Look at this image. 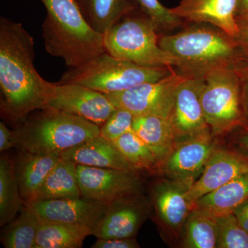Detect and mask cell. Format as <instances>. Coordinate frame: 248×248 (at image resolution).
I'll return each instance as SVG.
<instances>
[{
    "instance_id": "cell-38",
    "label": "cell",
    "mask_w": 248,
    "mask_h": 248,
    "mask_svg": "<svg viewBox=\"0 0 248 248\" xmlns=\"http://www.w3.org/2000/svg\"><path fill=\"white\" fill-rule=\"evenodd\" d=\"M248 17V0H238L236 19Z\"/></svg>"
},
{
    "instance_id": "cell-13",
    "label": "cell",
    "mask_w": 248,
    "mask_h": 248,
    "mask_svg": "<svg viewBox=\"0 0 248 248\" xmlns=\"http://www.w3.org/2000/svg\"><path fill=\"white\" fill-rule=\"evenodd\" d=\"M188 190L167 177L158 179L151 186L150 200L156 223L172 237H181L186 218L195 208L187 198Z\"/></svg>"
},
{
    "instance_id": "cell-28",
    "label": "cell",
    "mask_w": 248,
    "mask_h": 248,
    "mask_svg": "<svg viewBox=\"0 0 248 248\" xmlns=\"http://www.w3.org/2000/svg\"><path fill=\"white\" fill-rule=\"evenodd\" d=\"M114 143L135 170L153 171L159 169L157 161L151 148L133 130L124 134Z\"/></svg>"
},
{
    "instance_id": "cell-6",
    "label": "cell",
    "mask_w": 248,
    "mask_h": 248,
    "mask_svg": "<svg viewBox=\"0 0 248 248\" xmlns=\"http://www.w3.org/2000/svg\"><path fill=\"white\" fill-rule=\"evenodd\" d=\"M170 67L139 66L107 53L63 73L58 84L82 85L104 94L120 93L138 85L158 81L169 75Z\"/></svg>"
},
{
    "instance_id": "cell-14",
    "label": "cell",
    "mask_w": 248,
    "mask_h": 248,
    "mask_svg": "<svg viewBox=\"0 0 248 248\" xmlns=\"http://www.w3.org/2000/svg\"><path fill=\"white\" fill-rule=\"evenodd\" d=\"M203 78L186 77L174 93L170 121L176 143L210 129L202 108Z\"/></svg>"
},
{
    "instance_id": "cell-24",
    "label": "cell",
    "mask_w": 248,
    "mask_h": 248,
    "mask_svg": "<svg viewBox=\"0 0 248 248\" xmlns=\"http://www.w3.org/2000/svg\"><path fill=\"white\" fill-rule=\"evenodd\" d=\"M93 231L91 227L81 225L40 222L35 248H79Z\"/></svg>"
},
{
    "instance_id": "cell-31",
    "label": "cell",
    "mask_w": 248,
    "mask_h": 248,
    "mask_svg": "<svg viewBox=\"0 0 248 248\" xmlns=\"http://www.w3.org/2000/svg\"><path fill=\"white\" fill-rule=\"evenodd\" d=\"M135 115L123 108L117 107L109 118L100 126V135L115 141L124 134L133 130Z\"/></svg>"
},
{
    "instance_id": "cell-5",
    "label": "cell",
    "mask_w": 248,
    "mask_h": 248,
    "mask_svg": "<svg viewBox=\"0 0 248 248\" xmlns=\"http://www.w3.org/2000/svg\"><path fill=\"white\" fill-rule=\"evenodd\" d=\"M106 51L112 56L146 67H177V59L159 45L157 29L150 18L133 9L104 34Z\"/></svg>"
},
{
    "instance_id": "cell-8",
    "label": "cell",
    "mask_w": 248,
    "mask_h": 248,
    "mask_svg": "<svg viewBox=\"0 0 248 248\" xmlns=\"http://www.w3.org/2000/svg\"><path fill=\"white\" fill-rule=\"evenodd\" d=\"M77 179L82 197L107 205L143 193V179L135 170L77 165Z\"/></svg>"
},
{
    "instance_id": "cell-10",
    "label": "cell",
    "mask_w": 248,
    "mask_h": 248,
    "mask_svg": "<svg viewBox=\"0 0 248 248\" xmlns=\"http://www.w3.org/2000/svg\"><path fill=\"white\" fill-rule=\"evenodd\" d=\"M210 129L176 143L159 170L165 177L190 188L202 175L210 156L216 148Z\"/></svg>"
},
{
    "instance_id": "cell-3",
    "label": "cell",
    "mask_w": 248,
    "mask_h": 248,
    "mask_svg": "<svg viewBox=\"0 0 248 248\" xmlns=\"http://www.w3.org/2000/svg\"><path fill=\"white\" fill-rule=\"evenodd\" d=\"M46 9L42 38L50 55L78 67L106 53L104 35L88 24L75 0H42Z\"/></svg>"
},
{
    "instance_id": "cell-33",
    "label": "cell",
    "mask_w": 248,
    "mask_h": 248,
    "mask_svg": "<svg viewBox=\"0 0 248 248\" xmlns=\"http://www.w3.org/2000/svg\"><path fill=\"white\" fill-rule=\"evenodd\" d=\"M242 79V102L244 114V125L243 129L248 130V65L247 60L238 66Z\"/></svg>"
},
{
    "instance_id": "cell-4",
    "label": "cell",
    "mask_w": 248,
    "mask_h": 248,
    "mask_svg": "<svg viewBox=\"0 0 248 248\" xmlns=\"http://www.w3.org/2000/svg\"><path fill=\"white\" fill-rule=\"evenodd\" d=\"M14 131L19 150L62 155L100 135V126L82 117L47 108L27 116Z\"/></svg>"
},
{
    "instance_id": "cell-29",
    "label": "cell",
    "mask_w": 248,
    "mask_h": 248,
    "mask_svg": "<svg viewBox=\"0 0 248 248\" xmlns=\"http://www.w3.org/2000/svg\"><path fill=\"white\" fill-rule=\"evenodd\" d=\"M217 248H248V233L234 213L216 218Z\"/></svg>"
},
{
    "instance_id": "cell-37",
    "label": "cell",
    "mask_w": 248,
    "mask_h": 248,
    "mask_svg": "<svg viewBox=\"0 0 248 248\" xmlns=\"http://www.w3.org/2000/svg\"><path fill=\"white\" fill-rule=\"evenodd\" d=\"M236 143L240 151L248 155V130L244 129L242 133L238 135L236 139Z\"/></svg>"
},
{
    "instance_id": "cell-27",
    "label": "cell",
    "mask_w": 248,
    "mask_h": 248,
    "mask_svg": "<svg viewBox=\"0 0 248 248\" xmlns=\"http://www.w3.org/2000/svg\"><path fill=\"white\" fill-rule=\"evenodd\" d=\"M40 223L35 213L24 205L19 216L3 228L1 244L6 248H35Z\"/></svg>"
},
{
    "instance_id": "cell-30",
    "label": "cell",
    "mask_w": 248,
    "mask_h": 248,
    "mask_svg": "<svg viewBox=\"0 0 248 248\" xmlns=\"http://www.w3.org/2000/svg\"><path fill=\"white\" fill-rule=\"evenodd\" d=\"M135 9L150 18L156 26L158 32L172 31L184 22L174 16L170 9L165 7L159 0H129Z\"/></svg>"
},
{
    "instance_id": "cell-16",
    "label": "cell",
    "mask_w": 248,
    "mask_h": 248,
    "mask_svg": "<svg viewBox=\"0 0 248 248\" xmlns=\"http://www.w3.org/2000/svg\"><path fill=\"white\" fill-rule=\"evenodd\" d=\"M246 173H248V154L217 146L202 175L187 190V198L195 206L197 200L204 195Z\"/></svg>"
},
{
    "instance_id": "cell-36",
    "label": "cell",
    "mask_w": 248,
    "mask_h": 248,
    "mask_svg": "<svg viewBox=\"0 0 248 248\" xmlns=\"http://www.w3.org/2000/svg\"><path fill=\"white\" fill-rule=\"evenodd\" d=\"M233 213L240 225L248 233V200L235 209Z\"/></svg>"
},
{
    "instance_id": "cell-15",
    "label": "cell",
    "mask_w": 248,
    "mask_h": 248,
    "mask_svg": "<svg viewBox=\"0 0 248 248\" xmlns=\"http://www.w3.org/2000/svg\"><path fill=\"white\" fill-rule=\"evenodd\" d=\"M40 222L81 225L94 228L108 205L84 197L37 201L24 204Z\"/></svg>"
},
{
    "instance_id": "cell-26",
    "label": "cell",
    "mask_w": 248,
    "mask_h": 248,
    "mask_svg": "<svg viewBox=\"0 0 248 248\" xmlns=\"http://www.w3.org/2000/svg\"><path fill=\"white\" fill-rule=\"evenodd\" d=\"M181 239L182 248H217L216 218L195 207L186 218Z\"/></svg>"
},
{
    "instance_id": "cell-32",
    "label": "cell",
    "mask_w": 248,
    "mask_h": 248,
    "mask_svg": "<svg viewBox=\"0 0 248 248\" xmlns=\"http://www.w3.org/2000/svg\"><path fill=\"white\" fill-rule=\"evenodd\" d=\"M92 248H140L135 238L127 239H97Z\"/></svg>"
},
{
    "instance_id": "cell-9",
    "label": "cell",
    "mask_w": 248,
    "mask_h": 248,
    "mask_svg": "<svg viewBox=\"0 0 248 248\" xmlns=\"http://www.w3.org/2000/svg\"><path fill=\"white\" fill-rule=\"evenodd\" d=\"M186 77L172 70L167 76L143 83L120 93L106 94L115 107L123 108L135 116L156 115L170 119L174 93Z\"/></svg>"
},
{
    "instance_id": "cell-2",
    "label": "cell",
    "mask_w": 248,
    "mask_h": 248,
    "mask_svg": "<svg viewBox=\"0 0 248 248\" xmlns=\"http://www.w3.org/2000/svg\"><path fill=\"white\" fill-rule=\"evenodd\" d=\"M192 25L159 37L160 47L177 59V71L187 78H203L217 68L236 66L248 60L236 39L211 24Z\"/></svg>"
},
{
    "instance_id": "cell-22",
    "label": "cell",
    "mask_w": 248,
    "mask_h": 248,
    "mask_svg": "<svg viewBox=\"0 0 248 248\" xmlns=\"http://www.w3.org/2000/svg\"><path fill=\"white\" fill-rule=\"evenodd\" d=\"M80 197L82 196L77 179V164L61 157L32 202Z\"/></svg>"
},
{
    "instance_id": "cell-35",
    "label": "cell",
    "mask_w": 248,
    "mask_h": 248,
    "mask_svg": "<svg viewBox=\"0 0 248 248\" xmlns=\"http://www.w3.org/2000/svg\"><path fill=\"white\" fill-rule=\"evenodd\" d=\"M16 147L14 130H11L3 122H0V151L2 153Z\"/></svg>"
},
{
    "instance_id": "cell-23",
    "label": "cell",
    "mask_w": 248,
    "mask_h": 248,
    "mask_svg": "<svg viewBox=\"0 0 248 248\" xmlns=\"http://www.w3.org/2000/svg\"><path fill=\"white\" fill-rule=\"evenodd\" d=\"M88 24L104 35L124 15L135 9L129 0H75Z\"/></svg>"
},
{
    "instance_id": "cell-39",
    "label": "cell",
    "mask_w": 248,
    "mask_h": 248,
    "mask_svg": "<svg viewBox=\"0 0 248 248\" xmlns=\"http://www.w3.org/2000/svg\"><path fill=\"white\" fill-rule=\"evenodd\" d=\"M247 63H248V60H247Z\"/></svg>"
},
{
    "instance_id": "cell-19",
    "label": "cell",
    "mask_w": 248,
    "mask_h": 248,
    "mask_svg": "<svg viewBox=\"0 0 248 248\" xmlns=\"http://www.w3.org/2000/svg\"><path fill=\"white\" fill-rule=\"evenodd\" d=\"M61 157L77 165L91 167L134 170L115 143L101 135L65 151Z\"/></svg>"
},
{
    "instance_id": "cell-11",
    "label": "cell",
    "mask_w": 248,
    "mask_h": 248,
    "mask_svg": "<svg viewBox=\"0 0 248 248\" xmlns=\"http://www.w3.org/2000/svg\"><path fill=\"white\" fill-rule=\"evenodd\" d=\"M48 108L82 117L101 126L117 107L99 91L82 85L54 83Z\"/></svg>"
},
{
    "instance_id": "cell-17",
    "label": "cell",
    "mask_w": 248,
    "mask_h": 248,
    "mask_svg": "<svg viewBox=\"0 0 248 248\" xmlns=\"http://www.w3.org/2000/svg\"><path fill=\"white\" fill-rule=\"evenodd\" d=\"M237 3L238 0H181L170 11L184 22L211 24L236 38Z\"/></svg>"
},
{
    "instance_id": "cell-18",
    "label": "cell",
    "mask_w": 248,
    "mask_h": 248,
    "mask_svg": "<svg viewBox=\"0 0 248 248\" xmlns=\"http://www.w3.org/2000/svg\"><path fill=\"white\" fill-rule=\"evenodd\" d=\"M60 159L61 155L19 151L14 161L24 204L35 200L49 173Z\"/></svg>"
},
{
    "instance_id": "cell-21",
    "label": "cell",
    "mask_w": 248,
    "mask_h": 248,
    "mask_svg": "<svg viewBox=\"0 0 248 248\" xmlns=\"http://www.w3.org/2000/svg\"><path fill=\"white\" fill-rule=\"evenodd\" d=\"M248 200V173L235 178L216 190L204 195L195 207L214 218L233 213Z\"/></svg>"
},
{
    "instance_id": "cell-20",
    "label": "cell",
    "mask_w": 248,
    "mask_h": 248,
    "mask_svg": "<svg viewBox=\"0 0 248 248\" xmlns=\"http://www.w3.org/2000/svg\"><path fill=\"white\" fill-rule=\"evenodd\" d=\"M133 130L151 148L159 170L176 145L170 121L156 115L135 116Z\"/></svg>"
},
{
    "instance_id": "cell-7",
    "label": "cell",
    "mask_w": 248,
    "mask_h": 248,
    "mask_svg": "<svg viewBox=\"0 0 248 248\" xmlns=\"http://www.w3.org/2000/svg\"><path fill=\"white\" fill-rule=\"evenodd\" d=\"M203 80L201 100L213 136L244 128L242 79L238 66L217 68L205 75Z\"/></svg>"
},
{
    "instance_id": "cell-12",
    "label": "cell",
    "mask_w": 248,
    "mask_h": 248,
    "mask_svg": "<svg viewBox=\"0 0 248 248\" xmlns=\"http://www.w3.org/2000/svg\"><path fill=\"white\" fill-rule=\"evenodd\" d=\"M152 208L151 200L143 193L117 201L108 206L93 228V235L97 239L135 238Z\"/></svg>"
},
{
    "instance_id": "cell-1",
    "label": "cell",
    "mask_w": 248,
    "mask_h": 248,
    "mask_svg": "<svg viewBox=\"0 0 248 248\" xmlns=\"http://www.w3.org/2000/svg\"><path fill=\"white\" fill-rule=\"evenodd\" d=\"M34 40L21 23L0 19V110L1 117L19 123L35 110L48 108L54 83L34 66Z\"/></svg>"
},
{
    "instance_id": "cell-25",
    "label": "cell",
    "mask_w": 248,
    "mask_h": 248,
    "mask_svg": "<svg viewBox=\"0 0 248 248\" xmlns=\"http://www.w3.org/2000/svg\"><path fill=\"white\" fill-rule=\"evenodd\" d=\"M14 159L6 155L0 158V226L14 220L24 207Z\"/></svg>"
},
{
    "instance_id": "cell-34",
    "label": "cell",
    "mask_w": 248,
    "mask_h": 248,
    "mask_svg": "<svg viewBox=\"0 0 248 248\" xmlns=\"http://www.w3.org/2000/svg\"><path fill=\"white\" fill-rule=\"evenodd\" d=\"M236 22L239 28V32L235 39L241 51L248 59V17L238 18Z\"/></svg>"
}]
</instances>
